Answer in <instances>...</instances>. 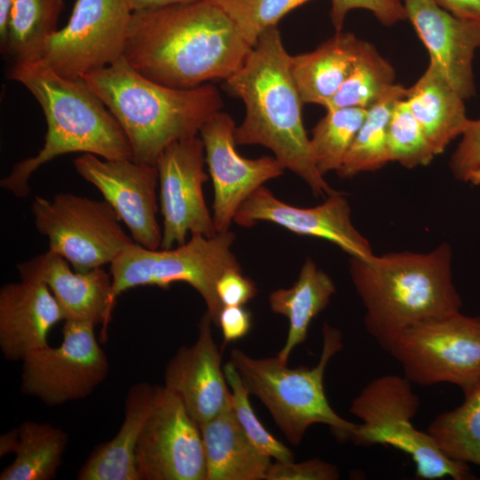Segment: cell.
<instances>
[{"label":"cell","mask_w":480,"mask_h":480,"mask_svg":"<svg viewBox=\"0 0 480 480\" xmlns=\"http://www.w3.org/2000/svg\"><path fill=\"white\" fill-rule=\"evenodd\" d=\"M252 47L209 0L133 12L124 57L146 77L174 88L226 80Z\"/></svg>","instance_id":"cell-1"},{"label":"cell","mask_w":480,"mask_h":480,"mask_svg":"<svg viewBox=\"0 0 480 480\" xmlns=\"http://www.w3.org/2000/svg\"><path fill=\"white\" fill-rule=\"evenodd\" d=\"M224 82L245 108L244 118L235 129L236 145L270 149L283 167L302 179L316 196L338 192L315 164L302 121L303 103L292 76L291 55L276 26L260 36L241 68Z\"/></svg>","instance_id":"cell-2"},{"label":"cell","mask_w":480,"mask_h":480,"mask_svg":"<svg viewBox=\"0 0 480 480\" xmlns=\"http://www.w3.org/2000/svg\"><path fill=\"white\" fill-rule=\"evenodd\" d=\"M452 261L447 243L428 252L350 258L349 274L365 308V328L384 350L402 332L461 311Z\"/></svg>","instance_id":"cell-3"},{"label":"cell","mask_w":480,"mask_h":480,"mask_svg":"<svg viewBox=\"0 0 480 480\" xmlns=\"http://www.w3.org/2000/svg\"><path fill=\"white\" fill-rule=\"evenodd\" d=\"M8 77L25 86L41 106L47 124L38 153L16 163L0 180L16 197H27L28 180L57 156L80 152L105 159H132L130 142L100 98L82 78L59 76L41 60L14 62Z\"/></svg>","instance_id":"cell-4"},{"label":"cell","mask_w":480,"mask_h":480,"mask_svg":"<svg viewBox=\"0 0 480 480\" xmlns=\"http://www.w3.org/2000/svg\"><path fill=\"white\" fill-rule=\"evenodd\" d=\"M82 79L117 120L138 163L156 165L166 147L196 136L223 107L214 85L167 86L140 74L124 57Z\"/></svg>","instance_id":"cell-5"},{"label":"cell","mask_w":480,"mask_h":480,"mask_svg":"<svg viewBox=\"0 0 480 480\" xmlns=\"http://www.w3.org/2000/svg\"><path fill=\"white\" fill-rule=\"evenodd\" d=\"M323 348L318 364L289 368L277 356L252 358L239 349L231 351L235 365L250 395L268 408L288 441L298 445L313 424L329 426L339 440H348L357 425L338 415L325 396L324 376L326 366L343 348L340 330L324 322Z\"/></svg>","instance_id":"cell-6"},{"label":"cell","mask_w":480,"mask_h":480,"mask_svg":"<svg viewBox=\"0 0 480 480\" xmlns=\"http://www.w3.org/2000/svg\"><path fill=\"white\" fill-rule=\"evenodd\" d=\"M420 398L404 375L387 374L371 380L354 398L350 412L362 420L350 440L356 445L383 444L410 456L421 479H474L468 464L447 457L412 420Z\"/></svg>","instance_id":"cell-7"},{"label":"cell","mask_w":480,"mask_h":480,"mask_svg":"<svg viewBox=\"0 0 480 480\" xmlns=\"http://www.w3.org/2000/svg\"><path fill=\"white\" fill-rule=\"evenodd\" d=\"M233 232H217L207 237L191 236L175 248L151 250L135 243L110 263L112 294L116 298L131 288L173 283L191 285L204 300L213 324L218 326L223 308L216 291L218 279L228 270H242L231 247Z\"/></svg>","instance_id":"cell-8"},{"label":"cell","mask_w":480,"mask_h":480,"mask_svg":"<svg viewBox=\"0 0 480 480\" xmlns=\"http://www.w3.org/2000/svg\"><path fill=\"white\" fill-rule=\"evenodd\" d=\"M412 384L448 383L466 392L480 384V316L460 312L398 334L387 347Z\"/></svg>","instance_id":"cell-9"},{"label":"cell","mask_w":480,"mask_h":480,"mask_svg":"<svg viewBox=\"0 0 480 480\" xmlns=\"http://www.w3.org/2000/svg\"><path fill=\"white\" fill-rule=\"evenodd\" d=\"M30 209L36 229L49 240V250L77 272L102 268L135 244L105 200L59 193L52 200L35 196Z\"/></svg>","instance_id":"cell-10"},{"label":"cell","mask_w":480,"mask_h":480,"mask_svg":"<svg viewBox=\"0 0 480 480\" xmlns=\"http://www.w3.org/2000/svg\"><path fill=\"white\" fill-rule=\"evenodd\" d=\"M133 11L129 0H76L68 22L47 41L41 60L80 79L122 59Z\"/></svg>","instance_id":"cell-11"},{"label":"cell","mask_w":480,"mask_h":480,"mask_svg":"<svg viewBox=\"0 0 480 480\" xmlns=\"http://www.w3.org/2000/svg\"><path fill=\"white\" fill-rule=\"evenodd\" d=\"M89 322L65 320L63 340L22 360L21 391L48 406L83 399L106 379L108 361Z\"/></svg>","instance_id":"cell-12"},{"label":"cell","mask_w":480,"mask_h":480,"mask_svg":"<svg viewBox=\"0 0 480 480\" xmlns=\"http://www.w3.org/2000/svg\"><path fill=\"white\" fill-rule=\"evenodd\" d=\"M136 464L140 480H206L199 425L164 387H156L154 405L136 448Z\"/></svg>","instance_id":"cell-13"},{"label":"cell","mask_w":480,"mask_h":480,"mask_svg":"<svg viewBox=\"0 0 480 480\" xmlns=\"http://www.w3.org/2000/svg\"><path fill=\"white\" fill-rule=\"evenodd\" d=\"M204 147L201 137L177 140L158 156L160 206L164 218L161 249L186 243L187 235L207 237L217 232L204 196Z\"/></svg>","instance_id":"cell-14"},{"label":"cell","mask_w":480,"mask_h":480,"mask_svg":"<svg viewBox=\"0 0 480 480\" xmlns=\"http://www.w3.org/2000/svg\"><path fill=\"white\" fill-rule=\"evenodd\" d=\"M73 164L76 172L96 187L112 206L135 243L151 250L161 248L156 165L132 159L100 158L92 154H83Z\"/></svg>","instance_id":"cell-15"},{"label":"cell","mask_w":480,"mask_h":480,"mask_svg":"<svg viewBox=\"0 0 480 480\" xmlns=\"http://www.w3.org/2000/svg\"><path fill=\"white\" fill-rule=\"evenodd\" d=\"M236 124L221 110L214 113L199 133L213 189V223L216 232L229 230L241 204L260 187L284 173L275 156L243 157L236 148Z\"/></svg>","instance_id":"cell-16"},{"label":"cell","mask_w":480,"mask_h":480,"mask_svg":"<svg viewBox=\"0 0 480 480\" xmlns=\"http://www.w3.org/2000/svg\"><path fill=\"white\" fill-rule=\"evenodd\" d=\"M348 200L340 192L328 196L321 204L300 208L288 204L264 186L257 188L239 207L234 221L250 228L258 221H269L302 236L320 237L338 245L358 259L373 255L372 249L351 221Z\"/></svg>","instance_id":"cell-17"},{"label":"cell","mask_w":480,"mask_h":480,"mask_svg":"<svg viewBox=\"0 0 480 480\" xmlns=\"http://www.w3.org/2000/svg\"><path fill=\"white\" fill-rule=\"evenodd\" d=\"M212 323L206 311L198 324L196 341L190 347H181L164 372V387L180 398L198 425L231 404V392L221 369V355L212 337Z\"/></svg>","instance_id":"cell-18"},{"label":"cell","mask_w":480,"mask_h":480,"mask_svg":"<svg viewBox=\"0 0 480 480\" xmlns=\"http://www.w3.org/2000/svg\"><path fill=\"white\" fill-rule=\"evenodd\" d=\"M408 19L425 44L430 62L463 99L476 93L473 59L480 47V23L460 19L432 0H404Z\"/></svg>","instance_id":"cell-19"},{"label":"cell","mask_w":480,"mask_h":480,"mask_svg":"<svg viewBox=\"0 0 480 480\" xmlns=\"http://www.w3.org/2000/svg\"><path fill=\"white\" fill-rule=\"evenodd\" d=\"M22 280L45 284L57 300L65 320L101 324L107 335L116 299L110 273L102 268L88 272L72 270L69 262L51 250L17 265Z\"/></svg>","instance_id":"cell-20"},{"label":"cell","mask_w":480,"mask_h":480,"mask_svg":"<svg viewBox=\"0 0 480 480\" xmlns=\"http://www.w3.org/2000/svg\"><path fill=\"white\" fill-rule=\"evenodd\" d=\"M61 320V308L45 284L21 279L0 289V349L7 360L22 361L48 346L51 329Z\"/></svg>","instance_id":"cell-21"},{"label":"cell","mask_w":480,"mask_h":480,"mask_svg":"<svg viewBox=\"0 0 480 480\" xmlns=\"http://www.w3.org/2000/svg\"><path fill=\"white\" fill-rule=\"evenodd\" d=\"M156 387L148 382L133 384L124 402V418L117 434L98 444L81 467L79 480H140L136 448L152 411Z\"/></svg>","instance_id":"cell-22"},{"label":"cell","mask_w":480,"mask_h":480,"mask_svg":"<svg viewBox=\"0 0 480 480\" xmlns=\"http://www.w3.org/2000/svg\"><path fill=\"white\" fill-rule=\"evenodd\" d=\"M206 480H263L271 457L260 452L240 426L231 404L199 425Z\"/></svg>","instance_id":"cell-23"},{"label":"cell","mask_w":480,"mask_h":480,"mask_svg":"<svg viewBox=\"0 0 480 480\" xmlns=\"http://www.w3.org/2000/svg\"><path fill=\"white\" fill-rule=\"evenodd\" d=\"M406 100L436 156L442 154L470 124L464 100L431 62L407 89Z\"/></svg>","instance_id":"cell-24"},{"label":"cell","mask_w":480,"mask_h":480,"mask_svg":"<svg viewBox=\"0 0 480 480\" xmlns=\"http://www.w3.org/2000/svg\"><path fill=\"white\" fill-rule=\"evenodd\" d=\"M360 40L352 33L337 31L316 50L291 56V71L303 104L325 109L349 76Z\"/></svg>","instance_id":"cell-25"},{"label":"cell","mask_w":480,"mask_h":480,"mask_svg":"<svg viewBox=\"0 0 480 480\" xmlns=\"http://www.w3.org/2000/svg\"><path fill=\"white\" fill-rule=\"evenodd\" d=\"M335 292L332 278L308 258L292 287L270 293L268 302L272 311L289 320L287 339L276 355L281 363L287 364L292 349L306 340L310 323L327 307Z\"/></svg>","instance_id":"cell-26"},{"label":"cell","mask_w":480,"mask_h":480,"mask_svg":"<svg viewBox=\"0 0 480 480\" xmlns=\"http://www.w3.org/2000/svg\"><path fill=\"white\" fill-rule=\"evenodd\" d=\"M14 430L15 459L0 474L1 480L55 478L68 443V435L50 423L24 421Z\"/></svg>","instance_id":"cell-27"},{"label":"cell","mask_w":480,"mask_h":480,"mask_svg":"<svg viewBox=\"0 0 480 480\" xmlns=\"http://www.w3.org/2000/svg\"><path fill=\"white\" fill-rule=\"evenodd\" d=\"M406 94V88L394 84L367 109L366 117L336 172L339 177L347 179L361 172H374L390 162L388 148L389 122L396 102L405 99Z\"/></svg>","instance_id":"cell-28"},{"label":"cell","mask_w":480,"mask_h":480,"mask_svg":"<svg viewBox=\"0 0 480 480\" xmlns=\"http://www.w3.org/2000/svg\"><path fill=\"white\" fill-rule=\"evenodd\" d=\"M64 0H14L4 55L14 62L42 59L48 39L58 31Z\"/></svg>","instance_id":"cell-29"},{"label":"cell","mask_w":480,"mask_h":480,"mask_svg":"<svg viewBox=\"0 0 480 480\" xmlns=\"http://www.w3.org/2000/svg\"><path fill=\"white\" fill-rule=\"evenodd\" d=\"M463 394V402L439 413L428 433L447 457L480 467V384Z\"/></svg>","instance_id":"cell-30"},{"label":"cell","mask_w":480,"mask_h":480,"mask_svg":"<svg viewBox=\"0 0 480 480\" xmlns=\"http://www.w3.org/2000/svg\"><path fill=\"white\" fill-rule=\"evenodd\" d=\"M395 76L393 67L376 48L360 40L353 69L326 110L340 108L368 109L396 84Z\"/></svg>","instance_id":"cell-31"},{"label":"cell","mask_w":480,"mask_h":480,"mask_svg":"<svg viewBox=\"0 0 480 480\" xmlns=\"http://www.w3.org/2000/svg\"><path fill=\"white\" fill-rule=\"evenodd\" d=\"M367 115L363 108L326 110L309 139L315 164L322 175L338 171Z\"/></svg>","instance_id":"cell-32"},{"label":"cell","mask_w":480,"mask_h":480,"mask_svg":"<svg viewBox=\"0 0 480 480\" xmlns=\"http://www.w3.org/2000/svg\"><path fill=\"white\" fill-rule=\"evenodd\" d=\"M388 148L390 162L412 169L432 162L436 154L405 99L396 102L389 122Z\"/></svg>","instance_id":"cell-33"},{"label":"cell","mask_w":480,"mask_h":480,"mask_svg":"<svg viewBox=\"0 0 480 480\" xmlns=\"http://www.w3.org/2000/svg\"><path fill=\"white\" fill-rule=\"evenodd\" d=\"M236 25L253 47L260 36L293 9L311 0H209Z\"/></svg>","instance_id":"cell-34"},{"label":"cell","mask_w":480,"mask_h":480,"mask_svg":"<svg viewBox=\"0 0 480 480\" xmlns=\"http://www.w3.org/2000/svg\"><path fill=\"white\" fill-rule=\"evenodd\" d=\"M223 370L231 389L232 409L240 426L252 443L264 454L277 461H293L292 452L272 436L256 416L249 401L250 394L233 363L228 362Z\"/></svg>","instance_id":"cell-35"},{"label":"cell","mask_w":480,"mask_h":480,"mask_svg":"<svg viewBox=\"0 0 480 480\" xmlns=\"http://www.w3.org/2000/svg\"><path fill=\"white\" fill-rule=\"evenodd\" d=\"M331 20L336 31H341L347 13L356 8L371 11L386 26L408 19L401 0H331Z\"/></svg>","instance_id":"cell-36"},{"label":"cell","mask_w":480,"mask_h":480,"mask_svg":"<svg viewBox=\"0 0 480 480\" xmlns=\"http://www.w3.org/2000/svg\"><path fill=\"white\" fill-rule=\"evenodd\" d=\"M338 468L319 459L295 463L277 461L271 463L266 480H336Z\"/></svg>","instance_id":"cell-37"},{"label":"cell","mask_w":480,"mask_h":480,"mask_svg":"<svg viewBox=\"0 0 480 480\" xmlns=\"http://www.w3.org/2000/svg\"><path fill=\"white\" fill-rule=\"evenodd\" d=\"M450 169L455 179L468 182L470 175L480 169V119L471 120L453 152Z\"/></svg>","instance_id":"cell-38"},{"label":"cell","mask_w":480,"mask_h":480,"mask_svg":"<svg viewBox=\"0 0 480 480\" xmlns=\"http://www.w3.org/2000/svg\"><path fill=\"white\" fill-rule=\"evenodd\" d=\"M216 291L223 307L244 306L258 292L254 282L244 276L242 270H228L221 275Z\"/></svg>","instance_id":"cell-39"},{"label":"cell","mask_w":480,"mask_h":480,"mask_svg":"<svg viewBox=\"0 0 480 480\" xmlns=\"http://www.w3.org/2000/svg\"><path fill=\"white\" fill-rule=\"evenodd\" d=\"M223 343L222 348L229 342H234L242 339L249 332L252 327L251 312L244 308L243 306L223 307L220 317Z\"/></svg>","instance_id":"cell-40"},{"label":"cell","mask_w":480,"mask_h":480,"mask_svg":"<svg viewBox=\"0 0 480 480\" xmlns=\"http://www.w3.org/2000/svg\"><path fill=\"white\" fill-rule=\"evenodd\" d=\"M460 19L480 23V0H432Z\"/></svg>","instance_id":"cell-41"},{"label":"cell","mask_w":480,"mask_h":480,"mask_svg":"<svg viewBox=\"0 0 480 480\" xmlns=\"http://www.w3.org/2000/svg\"><path fill=\"white\" fill-rule=\"evenodd\" d=\"M14 0H0V48L4 51L9 32Z\"/></svg>","instance_id":"cell-42"},{"label":"cell","mask_w":480,"mask_h":480,"mask_svg":"<svg viewBox=\"0 0 480 480\" xmlns=\"http://www.w3.org/2000/svg\"><path fill=\"white\" fill-rule=\"evenodd\" d=\"M200 0H129L133 12H141Z\"/></svg>","instance_id":"cell-43"},{"label":"cell","mask_w":480,"mask_h":480,"mask_svg":"<svg viewBox=\"0 0 480 480\" xmlns=\"http://www.w3.org/2000/svg\"><path fill=\"white\" fill-rule=\"evenodd\" d=\"M468 182H471L473 185H480V169L470 175Z\"/></svg>","instance_id":"cell-44"},{"label":"cell","mask_w":480,"mask_h":480,"mask_svg":"<svg viewBox=\"0 0 480 480\" xmlns=\"http://www.w3.org/2000/svg\"><path fill=\"white\" fill-rule=\"evenodd\" d=\"M401 1H404V0H401Z\"/></svg>","instance_id":"cell-45"}]
</instances>
